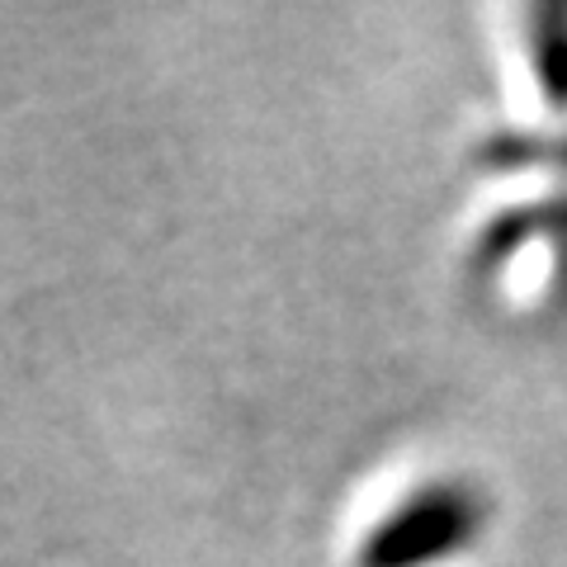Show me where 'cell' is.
Instances as JSON below:
<instances>
[{
    "instance_id": "7a4b0ae2",
    "label": "cell",
    "mask_w": 567,
    "mask_h": 567,
    "mask_svg": "<svg viewBox=\"0 0 567 567\" xmlns=\"http://www.w3.org/2000/svg\"><path fill=\"white\" fill-rule=\"evenodd\" d=\"M525 48L548 110H567V6L525 10Z\"/></svg>"
},
{
    "instance_id": "6da1fadb",
    "label": "cell",
    "mask_w": 567,
    "mask_h": 567,
    "mask_svg": "<svg viewBox=\"0 0 567 567\" xmlns=\"http://www.w3.org/2000/svg\"><path fill=\"white\" fill-rule=\"evenodd\" d=\"M492 496L473 477H431L406 492L354 548V567H440L487 535Z\"/></svg>"
},
{
    "instance_id": "3957f363",
    "label": "cell",
    "mask_w": 567,
    "mask_h": 567,
    "mask_svg": "<svg viewBox=\"0 0 567 567\" xmlns=\"http://www.w3.org/2000/svg\"><path fill=\"white\" fill-rule=\"evenodd\" d=\"M477 166L487 171H563L567 175V133H502L477 147Z\"/></svg>"
}]
</instances>
